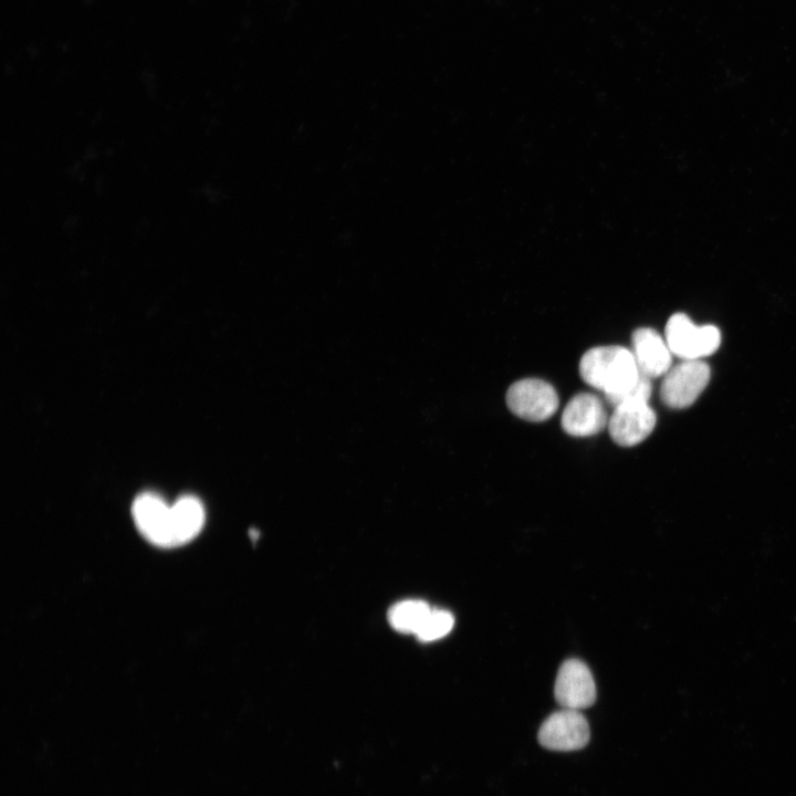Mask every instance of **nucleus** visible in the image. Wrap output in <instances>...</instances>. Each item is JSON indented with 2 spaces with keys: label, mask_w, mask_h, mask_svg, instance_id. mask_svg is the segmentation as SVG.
Returning <instances> with one entry per match:
<instances>
[{
  "label": "nucleus",
  "mask_w": 796,
  "mask_h": 796,
  "mask_svg": "<svg viewBox=\"0 0 796 796\" xmlns=\"http://www.w3.org/2000/svg\"><path fill=\"white\" fill-rule=\"evenodd\" d=\"M579 375L587 385L604 392L606 402L630 390L641 376L632 352L619 345L587 350L579 362Z\"/></svg>",
  "instance_id": "f257e3e1"
},
{
  "label": "nucleus",
  "mask_w": 796,
  "mask_h": 796,
  "mask_svg": "<svg viewBox=\"0 0 796 796\" xmlns=\"http://www.w3.org/2000/svg\"><path fill=\"white\" fill-rule=\"evenodd\" d=\"M664 339L682 360L701 359L719 348L721 333L714 325L698 326L688 315L675 313L667 322Z\"/></svg>",
  "instance_id": "f03ea898"
},
{
  "label": "nucleus",
  "mask_w": 796,
  "mask_h": 796,
  "mask_svg": "<svg viewBox=\"0 0 796 796\" xmlns=\"http://www.w3.org/2000/svg\"><path fill=\"white\" fill-rule=\"evenodd\" d=\"M710 376V367L705 362L701 359L681 360L663 375L660 398L670 408H687L704 390Z\"/></svg>",
  "instance_id": "7ed1b4c3"
},
{
  "label": "nucleus",
  "mask_w": 796,
  "mask_h": 796,
  "mask_svg": "<svg viewBox=\"0 0 796 796\" xmlns=\"http://www.w3.org/2000/svg\"><path fill=\"white\" fill-rule=\"evenodd\" d=\"M505 400L515 416L532 422L547 420L559 405L555 388L538 378H524L513 383L506 391Z\"/></svg>",
  "instance_id": "20e7f679"
},
{
  "label": "nucleus",
  "mask_w": 796,
  "mask_h": 796,
  "mask_svg": "<svg viewBox=\"0 0 796 796\" xmlns=\"http://www.w3.org/2000/svg\"><path fill=\"white\" fill-rule=\"evenodd\" d=\"M590 736L586 718L578 710L563 709L551 714L541 725L538 742L558 752L577 751L587 745Z\"/></svg>",
  "instance_id": "39448f33"
},
{
  "label": "nucleus",
  "mask_w": 796,
  "mask_h": 796,
  "mask_svg": "<svg viewBox=\"0 0 796 796\" xmlns=\"http://www.w3.org/2000/svg\"><path fill=\"white\" fill-rule=\"evenodd\" d=\"M656 422V412L647 401H631L612 408L607 426L614 442L633 447L652 432Z\"/></svg>",
  "instance_id": "423d86ee"
},
{
  "label": "nucleus",
  "mask_w": 796,
  "mask_h": 796,
  "mask_svg": "<svg viewBox=\"0 0 796 796\" xmlns=\"http://www.w3.org/2000/svg\"><path fill=\"white\" fill-rule=\"evenodd\" d=\"M555 699L561 706L570 710L589 708L596 700V685L589 668L578 659H568L559 668Z\"/></svg>",
  "instance_id": "0eeeda50"
},
{
  "label": "nucleus",
  "mask_w": 796,
  "mask_h": 796,
  "mask_svg": "<svg viewBox=\"0 0 796 796\" xmlns=\"http://www.w3.org/2000/svg\"><path fill=\"white\" fill-rule=\"evenodd\" d=\"M133 517L139 532L153 544L172 547L171 505L159 495L144 493L133 504Z\"/></svg>",
  "instance_id": "6e6552de"
},
{
  "label": "nucleus",
  "mask_w": 796,
  "mask_h": 796,
  "mask_svg": "<svg viewBox=\"0 0 796 796\" xmlns=\"http://www.w3.org/2000/svg\"><path fill=\"white\" fill-rule=\"evenodd\" d=\"M561 423L563 430L573 437L597 434L608 425L605 405L597 395L579 392L567 402Z\"/></svg>",
  "instance_id": "1a4fd4ad"
},
{
  "label": "nucleus",
  "mask_w": 796,
  "mask_h": 796,
  "mask_svg": "<svg viewBox=\"0 0 796 796\" xmlns=\"http://www.w3.org/2000/svg\"><path fill=\"white\" fill-rule=\"evenodd\" d=\"M631 343L640 374L652 379L663 376L672 367V353L666 339L653 328H637L631 335Z\"/></svg>",
  "instance_id": "9d476101"
},
{
  "label": "nucleus",
  "mask_w": 796,
  "mask_h": 796,
  "mask_svg": "<svg viewBox=\"0 0 796 796\" xmlns=\"http://www.w3.org/2000/svg\"><path fill=\"white\" fill-rule=\"evenodd\" d=\"M205 523L201 502L191 495L179 498L171 505V528L175 546L182 545L198 535Z\"/></svg>",
  "instance_id": "9b49d317"
},
{
  "label": "nucleus",
  "mask_w": 796,
  "mask_h": 796,
  "mask_svg": "<svg viewBox=\"0 0 796 796\" xmlns=\"http://www.w3.org/2000/svg\"><path fill=\"white\" fill-rule=\"evenodd\" d=\"M431 609L423 600H404L390 608L388 620L396 630L416 635Z\"/></svg>",
  "instance_id": "f8f14e48"
},
{
  "label": "nucleus",
  "mask_w": 796,
  "mask_h": 796,
  "mask_svg": "<svg viewBox=\"0 0 796 796\" xmlns=\"http://www.w3.org/2000/svg\"><path fill=\"white\" fill-rule=\"evenodd\" d=\"M453 624L454 618L448 610L431 609L416 636L425 642L433 641L448 635Z\"/></svg>",
  "instance_id": "ddd939ff"
}]
</instances>
